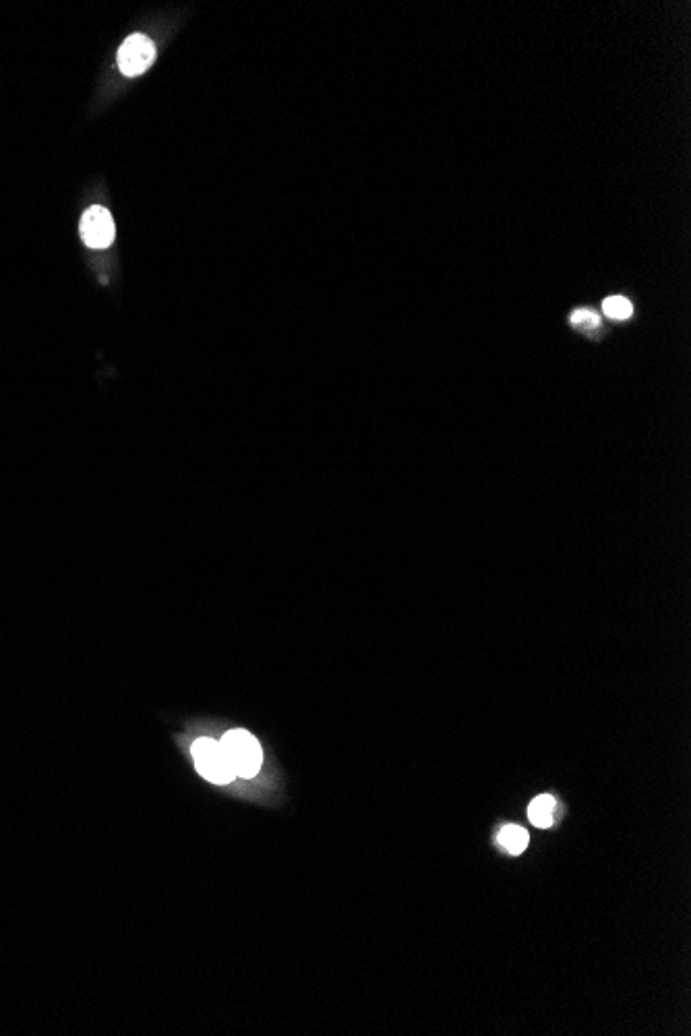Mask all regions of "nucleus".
I'll use <instances>...</instances> for the list:
<instances>
[{"label": "nucleus", "instance_id": "1", "mask_svg": "<svg viewBox=\"0 0 691 1036\" xmlns=\"http://www.w3.org/2000/svg\"><path fill=\"white\" fill-rule=\"evenodd\" d=\"M238 778H253L263 764V749L247 730H230L220 741Z\"/></svg>", "mask_w": 691, "mask_h": 1036}, {"label": "nucleus", "instance_id": "2", "mask_svg": "<svg viewBox=\"0 0 691 1036\" xmlns=\"http://www.w3.org/2000/svg\"><path fill=\"white\" fill-rule=\"evenodd\" d=\"M193 759H195L197 772L212 784H230L236 778L222 745L214 739L203 737V739L195 741Z\"/></svg>", "mask_w": 691, "mask_h": 1036}, {"label": "nucleus", "instance_id": "3", "mask_svg": "<svg viewBox=\"0 0 691 1036\" xmlns=\"http://www.w3.org/2000/svg\"><path fill=\"white\" fill-rule=\"evenodd\" d=\"M156 60V46L147 36L135 34L125 40L118 50V69L127 77H139Z\"/></svg>", "mask_w": 691, "mask_h": 1036}, {"label": "nucleus", "instance_id": "4", "mask_svg": "<svg viewBox=\"0 0 691 1036\" xmlns=\"http://www.w3.org/2000/svg\"><path fill=\"white\" fill-rule=\"evenodd\" d=\"M81 236L89 249H108L114 240V220L102 205L89 207L81 218Z\"/></svg>", "mask_w": 691, "mask_h": 1036}, {"label": "nucleus", "instance_id": "5", "mask_svg": "<svg viewBox=\"0 0 691 1036\" xmlns=\"http://www.w3.org/2000/svg\"><path fill=\"white\" fill-rule=\"evenodd\" d=\"M555 799L549 797V795H540L532 801L530 809H528V815H530V821L536 826V828H549L553 824V815H555Z\"/></svg>", "mask_w": 691, "mask_h": 1036}, {"label": "nucleus", "instance_id": "6", "mask_svg": "<svg viewBox=\"0 0 691 1036\" xmlns=\"http://www.w3.org/2000/svg\"><path fill=\"white\" fill-rule=\"evenodd\" d=\"M499 844L509 852V855H522L528 846V834L520 826H505L499 832Z\"/></svg>", "mask_w": 691, "mask_h": 1036}, {"label": "nucleus", "instance_id": "7", "mask_svg": "<svg viewBox=\"0 0 691 1036\" xmlns=\"http://www.w3.org/2000/svg\"><path fill=\"white\" fill-rule=\"evenodd\" d=\"M603 311L607 317L611 319H617V321H623V319H629L634 313V307L632 302H629L627 298L623 296H611L603 302Z\"/></svg>", "mask_w": 691, "mask_h": 1036}, {"label": "nucleus", "instance_id": "8", "mask_svg": "<svg viewBox=\"0 0 691 1036\" xmlns=\"http://www.w3.org/2000/svg\"><path fill=\"white\" fill-rule=\"evenodd\" d=\"M569 321H572L574 327H580V329H594L600 325V317L592 309H576L572 313V317H569Z\"/></svg>", "mask_w": 691, "mask_h": 1036}]
</instances>
